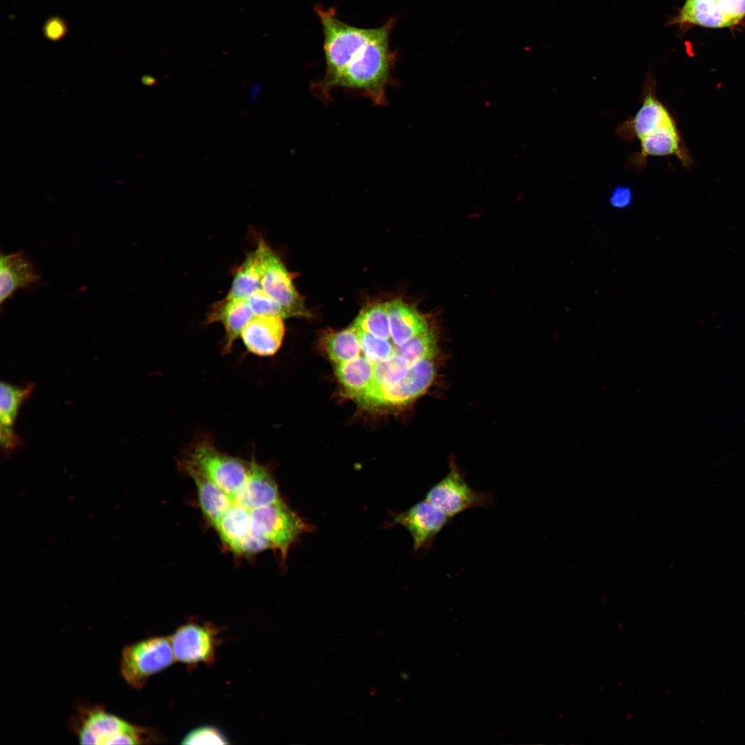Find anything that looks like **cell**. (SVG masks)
Masks as SVG:
<instances>
[{
    "label": "cell",
    "instance_id": "4fadbf2b",
    "mask_svg": "<svg viewBox=\"0 0 745 745\" xmlns=\"http://www.w3.org/2000/svg\"><path fill=\"white\" fill-rule=\"evenodd\" d=\"M283 319L280 316H255L240 335L246 350L260 357L275 355L281 347L285 333Z\"/></svg>",
    "mask_w": 745,
    "mask_h": 745
},
{
    "label": "cell",
    "instance_id": "f1b7e54d",
    "mask_svg": "<svg viewBox=\"0 0 745 745\" xmlns=\"http://www.w3.org/2000/svg\"><path fill=\"white\" fill-rule=\"evenodd\" d=\"M720 11L738 23L745 16V0H716Z\"/></svg>",
    "mask_w": 745,
    "mask_h": 745
},
{
    "label": "cell",
    "instance_id": "ffe728a7",
    "mask_svg": "<svg viewBox=\"0 0 745 745\" xmlns=\"http://www.w3.org/2000/svg\"><path fill=\"white\" fill-rule=\"evenodd\" d=\"M335 372L347 396L353 398L371 385L374 365L366 357L359 356L336 364Z\"/></svg>",
    "mask_w": 745,
    "mask_h": 745
},
{
    "label": "cell",
    "instance_id": "f546056e",
    "mask_svg": "<svg viewBox=\"0 0 745 745\" xmlns=\"http://www.w3.org/2000/svg\"><path fill=\"white\" fill-rule=\"evenodd\" d=\"M633 193L629 187L617 186L609 198L610 205L618 209L625 208L631 203Z\"/></svg>",
    "mask_w": 745,
    "mask_h": 745
},
{
    "label": "cell",
    "instance_id": "30bf717a",
    "mask_svg": "<svg viewBox=\"0 0 745 745\" xmlns=\"http://www.w3.org/2000/svg\"><path fill=\"white\" fill-rule=\"evenodd\" d=\"M394 520L408 530L413 540V549L419 551L428 550L452 518L424 499L408 510L395 514Z\"/></svg>",
    "mask_w": 745,
    "mask_h": 745
},
{
    "label": "cell",
    "instance_id": "4316f807",
    "mask_svg": "<svg viewBox=\"0 0 745 745\" xmlns=\"http://www.w3.org/2000/svg\"><path fill=\"white\" fill-rule=\"evenodd\" d=\"M246 299L255 316H280L284 319L290 317L284 307L261 288Z\"/></svg>",
    "mask_w": 745,
    "mask_h": 745
},
{
    "label": "cell",
    "instance_id": "603a6c76",
    "mask_svg": "<svg viewBox=\"0 0 745 745\" xmlns=\"http://www.w3.org/2000/svg\"><path fill=\"white\" fill-rule=\"evenodd\" d=\"M351 326L376 337L389 339L390 330L388 302L366 306L361 310Z\"/></svg>",
    "mask_w": 745,
    "mask_h": 745
},
{
    "label": "cell",
    "instance_id": "836d02e7",
    "mask_svg": "<svg viewBox=\"0 0 745 745\" xmlns=\"http://www.w3.org/2000/svg\"><path fill=\"white\" fill-rule=\"evenodd\" d=\"M701 1H709V0H701Z\"/></svg>",
    "mask_w": 745,
    "mask_h": 745
},
{
    "label": "cell",
    "instance_id": "484cf974",
    "mask_svg": "<svg viewBox=\"0 0 745 745\" xmlns=\"http://www.w3.org/2000/svg\"><path fill=\"white\" fill-rule=\"evenodd\" d=\"M354 329L359 337L364 356L372 363L385 360L394 354L395 346L389 341V339L376 337L361 330Z\"/></svg>",
    "mask_w": 745,
    "mask_h": 745
},
{
    "label": "cell",
    "instance_id": "ac0fdd59",
    "mask_svg": "<svg viewBox=\"0 0 745 745\" xmlns=\"http://www.w3.org/2000/svg\"><path fill=\"white\" fill-rule=\"evenodd\" d=\"M261 275L262 246L261 240L259 239L257 248L246 255L243 263L237 269L226 297L247 299L261 288Z\"/></svg>",
    "mask_w": 745,
    "mask_h": 745
},
{
    "label": "cell",
    "instance_id": "83f0119b",
    "mask_svg": "<svg viewBox=\"0 0 745 745\" xmlns=\"http://www.w3.org/2000/svg\"><path fill=\"white\" fill-rule=\"evenodd\" d=\"M226 736L215 726L205 725L192 729L183 738L182 744H226Z\"/></svg>",
    "mask_w": 745,
    "mask_h": 745
},
{
    "label": "cell",
    "instance_id": "9c48e42d",
    "mask_svg": "<svg viewBox=\"0 0 745 745\" xmlns=\"http://www.w3.org/2000/svg\"><path fill=\"white\" fill-rule=\"evenodd\" d=\"M261 240V289L277 300L290 317L310 316L302 297L297 291L284 263L279 256Z\"/></svg>",
    "mask_w": 745,
    "mask_h": 745
},
{
    "label": "cell",
    "instance_id": "9a60e30c",
    "mask_svg": "<svg viewBox=\"0 0 745 745\" xmlns=\"http://www.w3.org/2000/svg\"><path fill=\"white\" fill-rule=\"evenodd\" d=\"M281 499L277 483L270 470L252 457L246 486L232 499V504L251 510Z\"/></svg>",
    "mask_w": 745,
    "mask_h": 745
},
{
    "label": "cell",
    "instance_id": "4dcf8cb0",
    "mask_svg": "<svg viewBox=\"0 0 745 745\" xmlns=\"http://www.w3.org/2000/svg\"><path fill=\"white\" fill-rule=\"evenodd\" d=\"M66 28L64 22L58 17L50 19L44 26L46 37L52 40H57L63 37L66 33Z\"/></svg>",
    "mask_w": 745,
    "mask_h": 745
},
{
    "label": "cell",
    "instance_id": "6da1fadb",
    "mask_svg": "<svg viewBox=\"0 0 745 745\" xmlns=\"http://www.w3.org/2000/svg\"><path fill=\"white\" fill-rule=\"evenodd\" d=\"M315 11L323 30L326 61L324 76L315 88L324 96L335 88H348L376 105H386L396 57L390 47L395 19L377 28H364L341 21L332 8L317 5Z\"/></svg>",
    "mask_w": 745,
    "mask_h": 745
},
{
    "label": "cell",
    "instance_id": "d6986e66",
    "mask_svg": "<svg viewBox=\"0 0 745 745\" xmlns=\"http://www.w3.org/2000/svg\"><path fill=\"white\" fill-rule=\"evenodd\" d=\"M639 141L640 152L635 156L634 160L635 166L639 168L644 167L645 159L649 156L675 155L681 159H684L674 121L642 137Z\"/></svg>",
    "mask_w": 745,
    "mask_h": 745
},
{
    "label": "cell",
    "instance_id": "3957f363",
    "mask_svg": "<svg viewBox=\"0 0 745 745\" xmlns=\"http://www.w3.org/2000/svg\"><path fill=\"white\" fill-rule=\"evenodd\" d=\"M181 464L197 469L215 483L232 499L246 486L250 461L219 451L209 439L194 442Z\"/></svg>",
    "mask_w": 745,
    "mask_h": 745
},
{
    "label": "cell",
    "instance_id": "d6a6232c",
    "mask_svg": "<svg viewBox=\"0 0 745 745\" xmlns=\"http://www.w3.org/2000/svg\"><path fill=\"white\" fill-rule=\"evenodd\" d=\"M142 82L147 86H152L156 83V79L151 76H144L142 77Z\"/></svg>",
    "mask_w": 745,
    "mask_h": 745
},
{
    "label": "cell",
    "instance_id": "8fae6325",
    "mask_svg": "<svg viewBox=\"0 0 745 745\" xmlns=\"http://www.w3.org/2000/svg\"><path fill=\"white\" fill-rule=\"evenodd\" d=\"M34 388V384L32 382H28L24 386L1 382L0 442L6 458L22 445V440L13 426L21 404L30 396Z\"/></svg>",
    "mask_w": 745,
    "mask_h": 745
},
{
    "label": "cell",
    "instance_id": "7c38bea8",
    "mask_svg": "<svg viewBox=\"0 0 745 745\" xmlns=\"http://www.w3.org/2000/svg\"><path fill=\"white\" fill-rule=\"evenodd\" d=\"M673 121L667 109L657 99L650 82L645 89L642 106L633 117L618 127L617 133L624 139L639 140Z\"/></svg>",
    "mask_w": 745,
    "mask_h": 745
},
{
    "label": "cell",
    "instance_id": "277c9868",
    "mask_svg": "<svg viewBox=\"0 0 745 745\" xmlns=\"http://www.w3.org/2000/svg\"><path fill=\"white\" fill-rule=\"evenodd\" d=\"M435 374L434 358L425 359L413 364L406 375L399 380L388 384H371L352 399L366 408L406 406L428 390Z\"/></svg>",
    "mask_w": 745,
    "mask_h": 745
},
{
    "label": "cell",
    "instance_id": "5bb4252c",
    "mask_svg": "<svg viewBox=\"0 0 745 745\" xmlns=\"http://www.w3.org/2000/svg\"><path fill=\"white\" fill-rule=\"evenodd\" d=\"M254 317L246 299L225 297L213 304L208 313L206 324L220 322L223 326L226 335L222 353L228 354L232 351L234 343Z\"/></svg>",
    "mask_w": 745,
    "mask_h": 745
},
{
    "label": "cell",
    "instance_id": "8992f818",
    "mask_svg": "<svg viewBox=\"0 0 745 745\" xmlns=\"http://www.w3.org/2000/svg\"><path fill=\"white\" fill-rule=\"evenodd\" d=\"M175 662L170 636L144 639L126 646L121 652L120 670L126 683L141 689L153 675Z\"/></svg>",
    "mask_w": 745,
    "mask_h": 745
},
{
    "label": "cell",
    "instance_id": "44dd1931",
    "mask_svg": "<svg viewBox=\"0 0 745 745\" xmlns=\"http://www.w3.org/2000/svg\"><path fill=\"white\" fill-rule=\"evenodd\" d=\"M677 22L708 28H723L737 23L720 11L716 0H686L677 17Z\"/></svg>",
    "mask_w": 745,
    "mask_h": 745
},
{
    "label": "cell",
    "instance_id": "7402d4cb",
    "mask_svg": "<svg viewBox=\"0 0 745 745\" xmlns=\"http://www.w3.org/2000/svg\"><path fill=\"white\" fill-rule=\"evenodd\" d=\"M321 343L335 364L355 359L361 352L359 337L352 326L341 331L325 332Z\"/></svg>",
    "mask_w": 745,
    "mask_h": 745
},
{
    "label": "cell",
    "instance_id": "52a82bcc",
    "mask_svg": "<svg viewBox=\"0 0 745 745\" xmlns=\"http://www.w3.org/2000/svg\"><path fill=\"white\" fill-rule=\"evenodd\" d=\"M221 630L211 622L190 619L170 636L175 661L191 668L199 664L211 667L215 662Z\"/></svg>",
    "mask_w": 745,
    "mask_h": 745
},
{
    "label": "cell",
    "instance_id": "e0dca14e",
    "mask_svg": "<svg viewBox=\"0 0 745 745\" xmlns=\"http://www.w3.org/2000/svg\"><path fill=\"white\" fill-rule=\"evenodd\" d=\"M390 337L395 346L427 332L430 324L426 316L413 304L400 299L388 302Z\"/></svg>",
    "mask_w": 745,
    "mask_h": 745
},
{
    "label": "cell",
    "instance_id": "ba28073f",
    "mask_svg": "<svg viewBox=\"0 0 745 745\" xmlns=\"http://www.w3.org/2000/svg\"><path fill=\"white\" fill-rule=\"evenodd\" d=\"M448 474L427 492L426 499L452 519L461 513L475 507H490L493 496L488 492L473 488L454 459L449 462Z\"/></svg>",
    "mask_w": 745,
    "mask_h": 745
},
{
    "label": "cell",
    "instance_id": "2e32d148",
    "mask_svg": "<svg viewBox=\"0 0 745 745\" xmlns=\"http://www.w3.org/2000/svg\"><path fill=\"white\" fill-rule=\"evenodd\" d=\"M41 275L36 266L22 252L0 257V303L10 298L19 289H28L37 286Z\"/></svg>",
    "mask_w": 745,
    "mask_h": 745
},
{
    "label": "cell",
    "instance_id": "d4e9b609",
    "mask_svg": "<svg viewBox=\"0 0 745 745\" xmlns=\"http://www.w3.org/2000/svg\"><path fill=\"white\" fill-rule=\"evenodd\" d=\"M373 365V380L371 384H384L398 381L404 377L412 364L395 351L389 358L377 361Z\"/></svg>",
    "mask_w": 745,
    "mask_h": 745
},
{
    "label": "cell",
    "instance_id": "cb8c5ba5",
    "mask_svg": "<svg viewBox=\"0 0 745 745\" xmlns=\"http://www.w3.org/2000/svg\"><path fill=\"white\" fill-rule=\"evenodd\" d=\"M437 350V336L432 328L403 344L395 346V351L402 355L410 364L425 359L435 358Z\"/></svg>",
    "mask_w": 745,
    "mask_h": 745
},
{
    "label": "cell",
    "instance_id": "5b68a950",
    "mask_svg": "<svg viewBox=\"0 0 745 745\" xmlns=\"http://www.w3.org/2000/svg\"><path fill=\"white\" fill-rule=\"evenodd\" d=\"M252 535L279 551L286 559L289 548L299 536L308 530V525L282 499L250 511Z\"/></svg>",
    "mask_w": 745,
    "mask_h": 745
},
{
    "label": "cell",
    "instance_id": "1f68e13d",
    "mask_svg": "<svg viewBox=\"0 0 745 745\" xmlns=\"http://www.w3.org/2000/svg\"><path fill=\"white\" fill-rule=\"evenodd\" d=\"M261 87L259 83H255L250 88V95L252 99H257Z\"/></svg>",
    "mask_w": 745,
    "mask_h": 745
},
{
    "label": "cell",
    "instance_id": "7a4b0ae2",
    "mask_svg": "<svg viewBox=\"0 0 745 745\" xmlns=\"http://www.w3.org/2000/svg\"><path fill=\"white\" fill-rule=\"evenodd\" d=\"M70 728L81 744H146L161 742L155 728L133 724L99 705H82Z\"/></svg>",
    "mask_w": 745,
    "mask_h": 745
}]
</instances>
